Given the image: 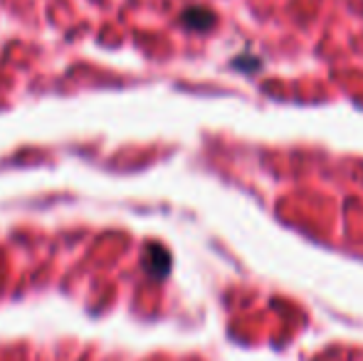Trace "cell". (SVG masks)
<instances>
[{
	"mask_svg": "<svg viewBox=\"0 0 363 361\" xmlns=\"http://www.w3.org/2000/svg\"><path fill=\"white\" fill-rule=\"evenodd\" d=\"M144 270L151 274V277H156V279L166 277V274L171 272V252H168L163 245H158V243L146 245V250H144Z\"/></svg>",
	"mask_w": 363,
	"mask_h": 361,
	"instance_id": "obj_1",
	"label": "cell"
},
{
	"mask_svg": "<svg viewBox=\"0 0 363 361\" xmlns=\"http://www.w3.org/2000/svg\"><path fill=\"white\" fill-rule=\"evenodd\" d=\"M183 23L193 30H206L216 23V18H213V13H208V10L193 8V10H186V13H183Z\"/></svg>",
	"mask_w": 363,
	"mask_h": 361,
	"instance_id": "obj_2",
	"label": "cell"
}]
</instances>
